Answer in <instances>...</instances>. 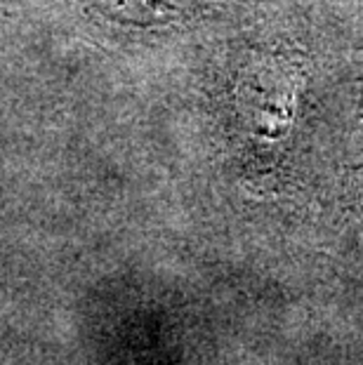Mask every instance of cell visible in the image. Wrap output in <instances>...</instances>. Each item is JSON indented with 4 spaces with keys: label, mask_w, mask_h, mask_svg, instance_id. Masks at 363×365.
<instances>
[{
    "label": "cell",
    "mask_w": 363,
    "mask_h": 365,
    "mask_svg": "<svg viewBox=\"0 0 363 365\" xmlns=\"http://www.w3.org/2000/svg\"><path fill=\"white\" fill-rule=\"evenodd\" d=\"M295 92L297 83L292 76L288 71L283 73L272 59L245 76L238 88V108L252 135L265 139L283 137L290 128Z\"/></svg>",
    "instance_id": "1"
}]
</instances>
